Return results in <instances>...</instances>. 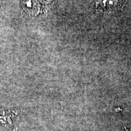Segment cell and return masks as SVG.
<instances>
[{"mask_svg": "<svg viewBox=\"0 0 131 131\" xmlns=\"http://www.w3.org/2000/svg\"><path fill=\"white\" fill-rule=\"evenodd\" d=\"M124 0H97L96 8L98 11L111 12L117 10L122 6Z\"/></svg>", "mask_w": 131, "mask_h": 131, "instance_id": "1", "label": "cell"}, {"mask_svg": "<svg viewBox=\"0 0 131 131\" xmlns=\"http://www.w3.org/2000/svg\"><path fill=\"white\" fill-rule=\"evenodd\" d=\"M45 1V0H22V4L25 10L37 13L43 10Z\"/></svg>", "mask_w": 131, "mask_h": 131, "instance_id": "2", "label": "cell"}]
</instances>
